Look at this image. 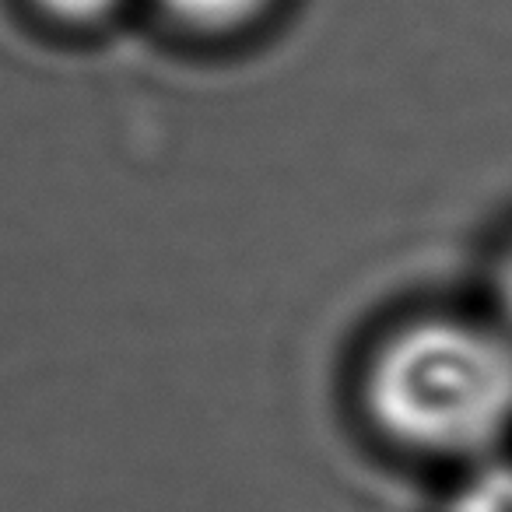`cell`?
I'll use <instances>...</instances> for the list:
<instances>
[{
    "label": "cell",
    "instance_id": "cell-1",
    "mask_svg": "<svg viewBox=\"0 0 512 512\" xmlns=\"http://www.w3.org/2000/svg\"><path fill=\"white\" fill-rule=\"evenodd\" d=\"M362 393L393 446L428 460H481L512 432V334L421 316L379 344Z\"/></svg>",
    "mask_w": 512,
    "mask_h": 512
},
{
    "label": "cell",
    "instance_id": "cell-2",
    "mask_svg": "<svg viewBox=\"0 0 512 512\" xmlns=\"http://www.w3.org/2000/svg\"><path fill=\"white\" fill-rule=\"evenodd\" d=\"M165 18L200 36H228L256 25L278 0H151Z\"/></svg>",
    "mask_w": 512,
    "mask_h": 512
},
{
    "label": "cell",
    "instance_id": "cell-3",
    "mask_svg": "<svg viewBox=\"0 0 512 512\" xmlns=\"http://www.w3.org/2000/svg\"><path fill=\"white\" fill-rule=\"evenodd\" d=\"M446 512H512V463H481L453 491Z\"/></svg>",
    "mask_w": 512,
    "mask_h": 512
},
{
    "label": "cell",
    "instance_id": "cell-4",
    "mask_svg": "<svg viewBox=\"0 0 512 512\" xmlns=\"http://www.w3.org/2000/svg\"><path fill=\"white\" fill-rule=\"evenodd\" d=\"M32 4H36L46 18H53V22L88 29V25H99V22H106V18H113L127 0H32Z\"/></svg>",
    "mask_w": 512,
    "mask_h": 512
},
{
    "label": "cell",
    "instance_id": "cell-5",
    "mask_svg": "<svg viewBox=\"0 0 512 512\" xmlns=\"http://www.w3.org/2000/svg\"><path fill=\"white\" fill-rule=\"evenodd\" d=\"M495 295H498V309H502L505 327H509V334H512V246H509V253L502 256V264H498Z\"/></svg>",
    "mask_w": 512,
    "mask_h": 512
}]
</instances>
